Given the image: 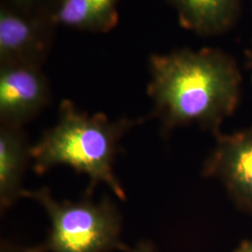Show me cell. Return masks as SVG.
<instances>
[{"label": "cell", "instance_id": "1", "mask_svg": "<svg viewBox=\"0 0 252 252\" xmlns=\"http://www.w3.org/2000/svg\"><path fill=\"white\" fill-rule=\"evenodd\" d=\"M149 95L168 131L197 125L215 135L237 107L240 73L227 54L204 49L154 54L150 58Z\"/></svg>", "mask_w": 252, "mask_h": 252}, {"label": "cell", "instance_id": "2", "mask_svg": "<svg viewBox=\"0 0 252 252\" xmlns=\"http://www.w3.org/2000/svg\"><path fill=\"white\" fill-rule=\"evenodd\" d=\"M132 126L130 120H110L102 113L90 115L71 101L63 100L55 125L31 147L33 169L42 175L54 166H68L88 176L87 194L91 195L98 183H104L118 198L126 200L113 165L120 141Z\"/></svg>", "mask_w": 252, "mask_h": 252}, {"label": "cell", "instance_id": "3", "mask_svg": "<svg viewBox=\"0 0 252 252\" xmlns=\"http://www.w3.org/2000/svg\"><path fill=\"white\" fill-rule=\"evenodd\" d=\"M23 197L35 200L47 213L51 229L39 252H109L125 250L121 243L123 218L115 203L99 202L90 194L80 201H59L47 188L25 189Z\"/></svg>", "mask_w": 252, "mask_h": 252}, {"label": "cell", "instance_id": "4", "mask_svg": "<svg viewBox=\"0 0 252 252\" xmlns=\"http://www.w3.org/2000/svg\"><path fill=\"white\" fill-rule=\"evenodd\" d=\"M51 13L7 5L0 9V63L40 65L49 52L52 27Z\"/></svg>", "mask_w": 252, "mask_h": 252}, {"label": "cell", "instance_id": "5", "mask_svg": "<svg viewBox=\"0 0 252 252\" xmlns=\"http://www.w3.org/2000/svg\"><path fill=\"white\" fill-rule=\"evenodd\" d=\"M216 137L203 173L220 180L234 204L252 215V126Z\"/></svg>", "mask_w": 252, "mask_h": 252}, {"label": "cell", "instance_id": "6", "mask_svg": "<svg viewBox=\"0 0 252 252\" xmlns=\"http://www.w3.org/2000/svg\"><path fill=\"white\" fill-rule=\"evenodd\" d=\"M51 90L40 65H0L1 126L23 127L49 104Z\"/></svg>", "mask_w": 252, "mask_h": 252}, {"label": "cell", "instance_id": "7", "mask_svg": "<svg viewBox=\"0 0 252 252\" xmlns=\"http://www.w3.org/2000/svg\"><path fill=\"white\" fill-rule=\"evenodd\" d=\"M31 147L23 127H0V207L5 211L23 197V178L31 160Z\"/></svg>", "mask_w": 252, "mask_h": 252}, {"label": "cell", "instance_id": "8", "mask_svg": "<svg viewBox=\"0 0 252 252\" xmlns=\"http://www.w3.org/2000/svg\"><path fill=\"white\" fill-rule=\"evenodd\" d=\"M120 0H57L51 10L55 26L104 32L117 22Z\"/></svg>", "mask_w": 252, "mask_h": 252}, {"label": "cell", "instance_id": "9", "mask_svg": "<svg viewBox=\"0 0 252 252\" xmlns=\"http://www.w3.org/2000/svg\"><path fill=\"white\" fill-rule=\"evenodd\" d=\"M183 25L200 34H216L234 22L238 0H169Z\"/></svg>", "mask_w": 252, "mask_h": 252}, {"label": "cell", "instance_id": "10", "mask_svg": "<svg viewBox=\"0 0 252 252\" xmlns=\"http://www.w3.org/2000/svg\"><path fill=\"white\" fill-rule=\"evenodd\" d=\"M9 5L20 9L38 11L39 7H43L47 3H52L53 7L57 0H8Z\"/></svg>", "mask_w": 252, "mask_h": 252}, {"label": "cell", "instance_id": "11", "mask_svg": "<svg viewBox=\"0 0 252 252\" xmlns=\"http://www.w3.org/2000/svg\"><path fill=\"white\" fill-rule=\"evenodd\" d=\"M1 252H39L37 249L35 250H21L19 248H15L11 245H8V244H4L2 246L1 249Z\"/></svg>", "mask_w": 252, "mask_h": 252}, {"label": "cell", "instance_id": "12", "mask_svg": "<svg viewBox=\"0 0 252 252\" xmlns=\"http://www.w3.org/2000/svg\"><path fill=\"white\" fill-rule=\"evenodd\" d=\"M130 252H154L153 246L148 242H141L134 250H129Z\"/></svg>", "mask_w": 252, "mask_h": 252}, {"label": "cell", "instance_id": "13", "mask_svg": "<svg viewBox=\"0 0 252 252\" xmlns=\"http://www.w3.org/2000/svg\"><path fill=\"white\" fill-rule=\"evenodd\" d=\"M235 252H252V240L243 242Z\"/></svg>", "mask_w": 252, "mask_h": 252}]
</instances>
